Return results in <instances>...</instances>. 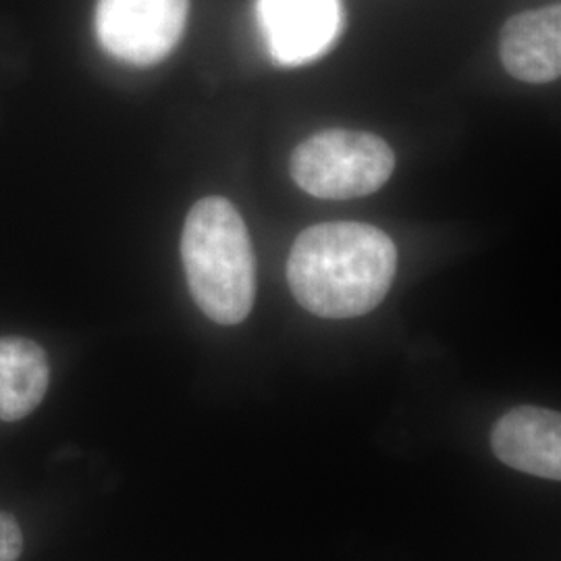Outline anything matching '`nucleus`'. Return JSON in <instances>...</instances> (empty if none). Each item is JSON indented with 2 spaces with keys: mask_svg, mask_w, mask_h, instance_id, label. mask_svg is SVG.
Listing matches in <instances>:
<instances>
[{
  "mask_svg": "<svg viewBox=\"0 0 561 561\" xmlns=\"http://www.w3.org/2000/svg\"><path fill=\"white\" fill-rule=\"evenodd\" d=\"M398 248L366 222H321L304 229L287 259V283L304 310L321 319H356L391 289Z\"/></svg>",
  "mask_w": 561,
  "mask_h": 561,
  "instance_id": "f257e3e1",
  "label": "nucleus"
},
{
  "mask_svg": "<svg viewBox=\"0 0 561 561\" xmlns=\"http://www.w3.org/2000/svg\"><path fill=\"white\" fill-rule=\"evenodd\" d=\"M192 298L217 324H240L256 298V261L238 208L221 196L196 202L181 233Z\"/></svg>",
  "mask_w": 561,
  "mask_h": 561,
  "instance_id": "f03ea898",
  "label": "nucleus"
},
{
  "mask_svg": "<svg viewBox=\"0 0 561 561\" xmlns=\"http://www.w3.org/2000/svg\"><path fill=\"white\" fill-rule=\"evenodd\" d=\"M396 169L387 141L352 129H324L296 146L289 173L306 194L350 201L379 192Z\"/></svg>",
  "mask_w": 561,
  "mask_h": 561,
  "instance_id": "7ed1b4c3",
  "label": "nucleus"
},
{
  "mask_svg": "<svg viewBox=\"0 0 561 561\" xmlns=\"http://www.w3.org/2000/svg\"><path fill=\"white\" fill-rule=\"evenodd\" d=\"M190 0H99L96 36L115 59L150 67L180 44Z\"/></svg>",
  "mask_w": 561,
  "mask_h": 561,
  "instance_id": "20e7f679",
  "label": "nucleus"
},
{
  "mask_svg": "<svg viewBox=\"0 0 561 561\" xmlns=\"http://www.w3.org/2000/svg\"><path fill=\"white\" fill-rule=\"evenodd\" d=\"M259 20L275 60L301 65L340 36V0H259Z\"/></svg>",
  "mask_w": 561,
  "mask_h": 561,
  "instance_id": "39448f33",
  "label": "nucleus"
},
{
  "mask_svg": "<svg viewBox=\"0 0 561 561\" xmlns=\"http://www.w3.org/2000/svg\"><path fill=\"white\" fill-rule=\"evenodd\" d=\"M495 456L526 474L560 481L561 419L558 412L522 405L510 410L493 426Z\"/></svg>",
  "mask_w": 561,
  "mask_h": 561,
  "instance_id": "423d86ee",
  "label": "nucleus"
},
{
  "mask_svg": "<svg viewBox=\"0 0 561 561\" xmlns=\"http://www.w3.org/2000/svg\"><path fill=\"white\" fill-rule=\"evenodd\" d=\"M505 71L526 83H549L561 73V9L524 11L505 21L500 42Z\"/></svg>",
  "mask_w": 561,
  "mask_h": 561,
  "instance_id": "0eeeda50",
  "label": "nucleus"
},
{
  "mask_svg": "<svg viewBox=\"0 0 561 561\" xmlns=\"http://www.w3.org/2000/svg\"><path fill=\"white\" fill-rule=\"evenodd\" d=\"M50 382L48 356L36 341L0 340V421L30 416L44 400Z\"/></svg>",
  "mask_w": 561,
  "mask_h": 561,
  "instance_id": "6e6552de",
  "label": "nucleus"
},
{
  "mask_svg": "<svg viewBox=\"0 0 561 561\" xmlns=\"http://www.w3.org/2000/svg\"><path fill=\"white\" fill-rule=\"evenodd\" d=\"M21 549H23V535H21L20 524L0 512V561L20 560Z\"/></svg>",
  "mask_w": 561,
  "mask_h": 561,
  "instance_id": "1a4fd4ad",
  "label": "nucleus"
}]
</instances>
